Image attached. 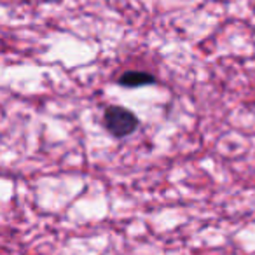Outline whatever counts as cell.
Wrapping results in <instances>:
<instances>
[{"label":"cell","instance_id":"cell-1","mask_svg":"<svg viewBox=\"0 0 255 255\" xmlns=\"http://www.w3.org/2000/svg\"><path fill=\"white\" fill-rule=\"evenodd\" d=\"M103 126L116 138H124L136 131L138 128V117L131 110L124 109L121 105H110L103 114Z\"/></svg>","mask_w":255,"mask_h":255},{"label":"cell","instance_id":"cell-2","mask_svg":"<svg viewBox=\"0 0 255 255\" xmlns=\"http://www.w3.org/2000/svg\"><path fill=\"white\" fill-rule=\"evenodd\" d=\"M156 82V77L149 72H143V70H128L123 72L119 79H117V84L123 86V88H129V89H135V88H143V86H150Z\"/></svg>","mask_w":255,"mask_h":255}]
</instances>
